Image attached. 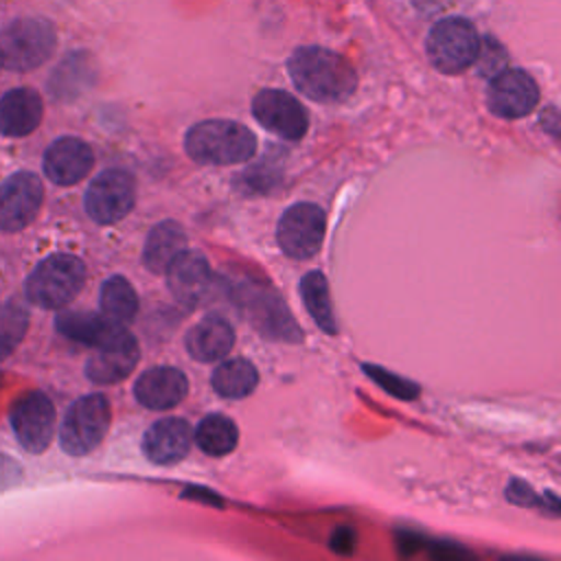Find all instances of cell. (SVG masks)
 <instances>
[{
    "mask_svg": "<svg viewBox=\"0 0 561 561\" xmlns=\"http://www.w3.org/2000/svg\"><path fill=\"white\" fill-rule=\"evenodd\" d=\"M294 85L318 103H342L357 88V72L337 53L322 46L296 48L287 61Z\"/></svg>",
    "mask_w": 561,
    "mask_h": 561,
    "instance_id": "1",
    "label": "cell"
},
{
    "mask_svg": "<svg viewBox=\"0 0 561 561\" xmlns=\"http://www.w3.org/2000/svg\"><path fill=\"white\" fill-rule=\"evenodd\" d=\"M184 149L199 164L226 167L250 160L256 151V138L237 121L210 118L195 123L186 131Z\"/></svg>",
    "mask_w": 561,
    "mask_h": 561,
    "instance_id": "2",
    "label": "cell"
},
{
    "mask_svg": "<svg viewBox=\"0 0 561 561\" xmlns=\"http://www.w3.org/2000/svg\"><path fill=\"white\" fill-rule=\"evenodd\" d=\"M85 263L75 254H50L24 280V296L39 309H64L85 285Z\"/></svg>",
    "mask_w": 561,
    "mask_h": 561,
    "instance_id": "3",
    "label": "cell"
},
{
    "mask_svg": "<svg viewBox=\"0 0 561 561\" xmlns=\"http://www.w3.org/2000/svg\"><path fill=\"white\" fill-rule=\"evenodd\" d=\"M112 421V408L105 394L90 392L79 397L64 414L59 427V447L68 456H88L105 438Z\"/></svg>",
    "mask_w": 561,
    "mask_h": 561,
    "instance_id": "4",
    "label": "cell"
},
{
    "mask_svg": "<svg viewBox=\"0 0 561 561\" xmlns=\"http://www.w3.org/2000/svg\"><path fill=\"white\" fill-rule=\"evenodd\" d=\"M57 46L55 26L44 18H18L0 33L2 61L9 70L28 72L39 68Z\"/></svg>",
    "mask_w": 561,
    "mask_h": 561,
    "instance_id": "5",
    "label": "cell"
},
{
    "mask_svg": "<svg viewBox=\"0 0 561 561\" xmlns=\"http://www.w3.org/2000/svg\"><path fill=\"white\" fill-rule=\"evenodd\" d=\"M480 48L476 26L465 18L438 20L425 42L432 66L445 75H456L473 66Z\"/></svg>",
    "mask_w": 561,
    "mask_h": 561,
    "instance_id": "6",
    "label": "cell"
},
{
    "mask_svg": "<svg viewBox=\"0 0 561 561\" xmlns=\"http://www.w3.org/2000/svg\"><path fill=\"white\" fill-rule=\"evenodd\" d=\"M9 425L24 451L42 454L53 443L57 430V410L53 399L42 390L20 394L11 403Z\"/></svg>",
    "mask_w": 561,
    "mask_h": 561,
    "instance_id": "7",
    "label": "cell"
},
{
    "mask_svg": "<svg viewBox=\"0 0 561 561\" xmlns=\"http://www.w3.org/2000/svg\"><path fill=\"white\" fill-rule=\"evenodd\" d=\"M136 204V180L129 171L112 167L94 175L83 195L88 217L101 226H110L129 215Z\"/></svg>",
    "mask_w": 561,
    "mask_h": 561,
    "instance_id": "8",
    "label": "cell"
},
{
    "mask_svg": "<svg viewBox=\"0 0 561 561\" xmlns=\"http://www.w3.org/2000/svg\"><path fill=\"white\" fill-rule=\"evenodd\" d=\"M327 232V215L313 202H298L289 206L276 228V241L283 254L289 259H309L313 256Z\"/></svg>",
    "mask_w": 561,
    "mask_h": 561,
    "instance_id": "9",
    "label": "cell"
},
{
    "mask_svg": "<svg viewBox=\"0 0 561 561\" xmlns=\"http://www.w3.org/2000/svg\"><path fill=\"white\" fill-rule=\"evenodd\" d=\"M234 300L239 309L250 318V322L270 337L276 340H287L296 342L300 337V329L291 320L285 302L270 291L267 287L252 285V283H241L234 291Z\"/></svg>",
    "mask_w": 561,
    "mask_h": 561,
    "instance_id": "10",
    "label": "cell"
},
{
    "mask_svg": "<svg viewBox=\"0 0 561 561\" xmlns=\"http://www.w3.org/2000/svg\"><path fill=\"white\" fill-rule=\"evenodd\" d=\"M44 186L33 171H15L0 182V230L18 232L39 213Z\"/></svg>",
    "mask_w": 561,
    "mask_h": 561,
    "instance_id": "11",
    "label": "cell"
},
{
    "mask_svg": "<svg viewBox=\"0 0 561 561\" xmlns=\"http://www.w3.org/2000/svg\"><path fill=\"white\" fill-rule=\"evenodd\" d=\"M254 118L283 140H300L307 134L309 116L296 96L285 90H261L252 99Z\"/></svg>",
    "mask_w": 561,
    "mask_h": 561,
    "instance_id": "12",
    "label": "cell"
},
{
    "mask_svg": "<svg viewBox=\"0 0 561 561\" xmlns=\"http://www.w3.org/2000/svg\"><path fill=\"white\" fill-rule=\"evenodd\" d=\"M539 103V88L535 79L519 68H504L491 77L486 90V107L500 118H522Z\"/></svg>",
    "mask_w": 561,
    "mask_h": 561,
    "instance_id": "13",
    "label": "cell"
},
{
    "mask_svg": "<svg viewBox=\"0 0 561 561\" xmlns=\"http://www.w3.org/2000/svg\"><path fill=\"white\" fill-rule=\"evenodd\" d=\"M138 357V342L123 327L107 342L94 346V353L85 362V377L96 386L118 383L136 368Z\"/></svg>",
    "mask_w": 561,
    "mask_h": 561,
    "instance_id": "14",
    "label": "cell"
},
{
    "mask_svg": "<svg viewBox=\"0 0 561 561\" xmlns=\"http://www.w3.org/2000/svg\"><path fill=\"white\" fill-rule=\"evenodd\" d=\"M94 167L92 147L77 136L55 138L42 158L44 175L57 186H72L81 182Z\"/></svg>",
    "mask_w": 561,
    "mask_h": 561,
    "instance_id": "15",
    "label": "cell"
},
{
    "mask_svg": "<svg viewBox=\"0 0 561 561\" xmlns=\"http://www.w3.org/2000/svg\"><path fill=\"white\" fill-rule=\"evenodd\" d=\"M167 285L169 291L178 302L193 309L206 298L210 289V265L202 252L182 250L169 265H167Z\"/></svg>",
    "mask_w": 561,
    "mask_h": 561,
    "instance_id": "16",
    "label": "cell"
},
{
    "mask_svg": "<svg viewBox=\"0 0 561 561\" xmlns=\"http://www.w3.org/2000/svg\"><path fill=\"white\" fill-rule=\"evenodd\" d=\"M188 392V379L180 368L153 366L134 383V397L147 410L175 408Z\"/></svg>",
    "mask_w": 561,
    "mask_h": 561,
    "instance_id": "17",
    "label": "cell"
},
{
    "mask_svg": "<svg viewBox=\"0 0 561 561\" xmlns=\"http://www.w3.org/2000/svg\"><path fill=\"white\" fill-rule=\"evenodd\" d=\"M191 443V425L180 416H167L145 432L142 451L153 465H175L188 454Z\"/></svg>",
    "mask_w": 561,
    "mask_h": 561,
    "instance_id": "18",
    "label": "cell"
},
{
    "mask_svg": "<svg viewBox=\"0 0 561 561\" xmlns=\"http://www.w3.org/2000/svg\"><path fill=\"white\" fill-rule=\"evenodd\" d=\"M44 116V101L37 90L20 85L0 96V134L22 138L37 129Z\"/></svg>",
    "mask_w": 561,
    "mask_h": 561,
    "instance_id": "19",
    "label": "cell"
},
{
    "mask_svg": "<svg viewBox=\"0 0 561 561\" xmlns=\"http://www.w3.org/2000/svg\"><path fill=\"white\" fill-rule=\"evenodd\" d=\"M184 344L193 359L210 364L230 353L234 344V331L226 318L206 316L188 329Z\"/></svg>",
    "mask_w": 561,
    "mask_h": 561,
    "instance_id": "20",
    "label": "cell"
},
{
    "mask_svg": "<svg viewBox=\"0 0 561 561\" xmlns=\"http://www.w3.org/2000/svg\"><path fill=\"white\" fill-rule=\"evenodd\" d=\"M125 324H118L103 313L92 311H59L55 316V329L64 337L83 344V346H99L107 342L112 335H116Z\"/></svg>",
    "mask_w": 561,
    "mask_h": 561,
    "instance_id": "21",
    "label": "cell"
},
{
    "mask_svg": "<svg viewBox=\"0 0 561 561\" xmlns=\"http://www.w3.org/2000/svg\"><path fill=\"white\" fill-rule=\"evenodd\" d=\"M184 248H186L184 228L173 219H164L149 230L142 248V263L149 272L160 274Z\"/></svg>",
    "mask_w": 561,
    "mask_h": 561,
    "instance_id": "22",
    "label": "cell"
},
{
    "mask_svg": "<svg viewBox=\"0 0 561 561\" xmlns=\"http://www.w3.org/2000/svg\"><path fill=\"white\" fill-rule=\"evenodd\" d=\"M210 383H213V390L224 399H243L256 388L259 373L252 362L243 357H234V359L221 362L213 370Z\"/></svg>",
    "mask_w": 561,
    "mask_h": 561,
    "instance_id": "23",
    "label": "cell"
},
{
    "mask_svg": "<svg viewBox=\"0 0 561 561\" xmlns=\"http://www.w3.org/2000/svg\"><path fill=\"white\" fill-rule=\"evenodd\" d=\"M193 440L206 456L219 458V456H228L237 447L239 430L230 416L208 414L197 423L193 432Z\"/></svg>",
    "mask_w": 561,
    "mask_h": 561,
    "instance_id": "24",
    "label": "cell"
},
{
    "mask_svg": "<svg viewBox=\"0 0 561 561\" xmlns=\"http://www.w3.org/2000/svg\"><path fill=\"white\" fill-rule=\"evenodd\" d=\"M101 313L118 324H129L138 313V294L125 276H110L99 291Z\"/></svg>",
    "mask_w": 561,
    "mask_h": 561,
    "instance_id": "25",
    "label": "cell"
},
{
    "mask_svg": "<svg viewBox=\"0 0 561 561\" xmlns=\"http://www.w3.org/2000/svg\"><path fill=\"white\" fill-rule=\"evenodd\" d=\"M300 296L302 305L313 318V322L329 335L337 333L335 316H333V305H331V294H329V283L322 272L313 270L307 272L300 280Z\"/></svg>",
    "mask_w": 561,
    "mask_h": 561,
    "instance_id": "26",
    "label": "cell"
},
{
    "mask_svg": "<svg viewBox=\"0 0 561 561\" xmlns=\"http://www.w3.org/2000/svg\"><path fill=\"white\" fill-rule=\"evenodd\" d=\"M90 77H92V70H90L88 57L83 53H72L55 68L50 77V92L57 99L75 96L88 85Z\"/></svg>",
    "mask_w": 561,
    "mask_h": 561,
    "instance_id": "27",
    "label": "cell"
},
{
    "mask_svg": "<svg viewBox=\"0 0 561 561\" xmlns=\"http://www.w3.org/2000/svg\"><path fill=\"white\" fill-rule=\"evenodd\" d=\"M28 329V313L26 309L15 302H2L0 305V362L7 359L18 344L24 340Z\"/></svg>",
    "mask_w": 561,
    "mask_h": 561,
    "instance_id": "28",
    "label": "cell"
},
{
    "mask_svg": "<svg viewBox=\"0 0 561 561\" xmlns=\"http://www.w3.org/2000/svg\"><path fill=\"white\" fill-rule=\"evenodd\" d=\"M478 66V72L484 77H495L497 72L504 70L506 66V50L491 37H486L484 42H480L478 48V57L473 61Z\"/></svg>",
    "mask_w": 561,
    "mask_h": 561,
    "instance_id": "29",
    "label": "cell"
},
{
    "mask_svg": "<svg viewBox=\"0 0 561 561\" xmlns=\"http://www.w3.org/2000/svg\"><path fill=\"white\" fill-rule=\"evenodd\" d=\"M366 373L377 381L381 383V388H386L388 392H392L394 397H401V399H414L419 394V388L412 383V381H405L383 368H377V366H364Z\"/></svg>",
    "mask_w": 561,
    "mask_h": 561,
    "instance_id": "30",
    "label": "cell"
},
{
    "mask_svg": "<svg viewBox=\"0 0 561 561\" xmlns=\"http://www.w3.org/2000/svg\"><path fill=\"white\" fill-rule=\"evenodd\" d=\"M506 500H511L513 504H533L535 502V495H533V489L522 482V480H511V484L506 486Z\"/></svg>",
    "mask_w": 561,
    "mask_h": 561,
    "instance_id": "31",
    "label": "cell"
},
{
    "mask_svg": "<svg viewBox=\"0 0 561 561\" xmlns=\"http://www.w3.org/2000/svg\"><path fill=\"white\" fill-rule=\"evenodd\" d=\"M353 541H355V533L346 526H340L331 535V550H335L337 554H348L353 550Z\"/></svg>",
    "mask_w": 561,
    "mask_h": 561,
    "instance_id": "32",
    "label": "cell"
},
{
    "mask_svg": "<svg viewBox=\"0 0 561 561\" xmlns=\"http://www.w3.org/2000/svg\"><path fill=\"white\" fill-rule=\"evenodd\" d=\"M20 480V467L15 460L0 456V489L11 486Z\"/></svg>",
    "mask_w": 561,
    "mask_h": 561,
    "instance_id": "33",
    "label": "cell"
},
{
    "mask_svg": "<svg viewBox=\"0 0 561 561\" xmlns=\"http://www.w3.org/2000/svg\"><path fill=\"white\" fill-rule=\"evenodd\" d=\"M2 66H4V61H2V50H0V70H2Z\"/></svg>",
    "mask_w": 561,
    "mask_h": 561,
    "instance_id": "34",
    "label": "cell"
}]
</instances>
